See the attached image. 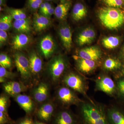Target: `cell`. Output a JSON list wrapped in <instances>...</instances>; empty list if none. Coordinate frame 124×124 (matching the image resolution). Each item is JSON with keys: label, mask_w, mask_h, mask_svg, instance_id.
Listing matches in <instances>:
<instances>
[{"label": "cell", "mask_w": 124, "mask_h": 124, "mask_svg": "<svg viewBox=\"0 0 124 124\" xmlns=\"http://www.w3.org/2000/svg\"><path fill=\"white\" fill-rule=\"evenodd\" d=\"M116 89L120 96L124 99V79H121L118 81Z\"/></svg>", "instance_id": "obj_36"}, {"label": "cell", "mask_w": 124, "mask_h": 124, "mask_svg": "<svg viewBox=\"0 0 124 124\" xmlns=\"http://www.w3.org/2000/svg\"><path fill=\"white\" fill-rule=\"evenodd\" d=\"M8 34L6 31L0 30V45L1 46L7 42L8 39Z\"/></svg>", "instance_id": "obj_37"}, {"label": "cell", "mask_w": 124, "mask_h": 124, "mask_svg": "<svg viewBox=\"0 0 124 124\" xmlns=\"http://www.w3.org/2000/svg\"><path fill=\"white\" fill-rule=\"evenodd\" d=\"M8 98L7 96L2 95L0 97V112L6 113H7V108L8 105Z\"/></svg>", "instance_id": "obj_31"}, {"label": "cell", "mask_w": 124, "mask_h": 124, "mask_svg": "<svg viewBox=\"0 0 124 124\" xmlns=\"http://www.w3.org/2000/svg\"><path fill=\"white\" fill-rule=\"evenodd\" d=\"M54 8L53 7H52L50 9L48 10L46 12H45L44 14H42V15L48 17H50V16L54 14Z\"/></svg>", "instance_id": "obj_38"}, {"label": "cell", "mask_w": 124, "mask_h": 124, "mask_svg": "<svg viewBox=\"0 0 124 124\" xmlns=\"http://www.w3.org/2000/svg\"><path fill=\"white\" fill-rule=\"evenodd\" d=\"M122 55H123V57L124 58V49H123V51H122Z\"/></svg>", "instance_id": "obj_44"}, {"label": "cell", "mask_w": 124, "mask_h": 124, "mask_svg": "<svg viewBox=\"0 0 124 124\" xmlns=\"http://www.w3.org/2000/svg\"><path fill=\"white\" fill-rule=\"evenodd\" d=\"M62 81L66 86L89 98L86 83L81 76L73 72H69L63 76Z\"/></svg>", "instance_id": "obj_4"}, {"label": "cell", "mask_w": 124, "mask_h": 124, "mask_svg": "<svg viewBox=\"0 0 124 124\" xmlns=\"http://www.w3.org/2000/svg\"><path fill=\"white\" fill-rule=\"evenodd\" d=\"M71 5V1L70 0L58 5L54 8V15L56 18L63 22L65 20Z\"/></svg>", "instance_id": "obj_23"}, {"label": "cell", "mask_w": 124, "mask_h": 124, "mask_svg": "<svg viewBox=\"0 0 124 124\" xmlns=\"http://www.w3.org/2000/svg\"><path fill=\"white\" fill-rule=\"evenodd\" d=\"M96 33L94 29L88 27L81 31L77 38L76 42L80 46L91 44L95 39Z\"/></svg>", "instance_id": "obj_15"}, {"label": "cell", "mask_w": 124, "mask_h": 124, "mask_svg": "<svg viewBox=\"0 0 124 124\" xmlns=\"http://www.w3.org/2000/svg\"><path fill=\"white\" fill-rule=\"evenodd\" d=\"M45 0L47 1H50L53 0Z\"/></svg>", "instance_id": "obj_45"}, {"label": "cell", "mask_w": 124, "mask_h": 124, "mask_svg": "<svg viewBox=\"0 0 124 124\" xmlns=\"http://www.w3.org/2000/svg\"><path fill=\"white\" fill-rule=\"evenodd\" d=\"M13 17L7 14L1 16L0 18V30L8 31L13 26Z\"/></svg>", "instance_id": "obj_27"}, {"label": "cell", "mask_w": 124, "mask_h": 124, "mask_svg": "<svg viewBox=\"0 0 124 124\" xmlns=\"http://www.w3.org/2000/svg\"><path fill=\"white\" fill-rule=\"evenodd\" d=\"M13 27L18 33L28 34L32 30L31 23L29 18L15 20L13 23Z\"/></svg>", "instance_id": "obj_22"}, {"label": "cell", "mask_w": 124, "mask_h": 124, "mask_svg": "<svg viewBox=\"0 0 124 124\" xmlns=\"http://www.w3.org/2000/svg\"><path fill=\"white\" fill-rule=\"evenodd\" d=\"M87 13L88 10L84 5L77 3L74 5L72 10V18L74 21L78 22L85 18Z\"/></svg>", "instance_id": "obj_24"}, {"label": "cell", "mask_w": 124, "mask_h": 124, "mask_svg": "<svg viewBox=\"0 0 124 124\" xmlns=\"http://www.w3.org/2000/svg\"></svg>", "instance_id": "obj_47"}, {"label": "cell", "mask_w": 124, "mask_h": 124, "mask_svg": "<svg viewBox=\"0 0 124 124\" xmlns=\"http://www.w3.org/2000/svg\"><path fill=\"white\" fill-rule=\"evenodd\" d=\"M76 67L78 70L83 74L88 75L94 72L99 66L98 61L85 59L74 55Z\"/></svg>", "instance_id": "obj_10"}, {"label": "cell", "mask_w": 124, "mask_h": 124, "mask_svg": "<svg viewBox=\"0 0 124 124\" xmlns=\"http://www.w3.org/2000/svg\"><path fill=\"white\" fill-rule=\"evenodd\" d=\"M120 38L116 36L105 37L102 39L101 44L104 48L108 49H113L120 44Z\"/></svg>", "instance_id": "obj_25"}, {"label": "cell", "mask_w": 124, "mask_h": 124, "mask_svg": "<svg viewBox=\"0 0 124 124\" xmlns=\"http://www.w3.org/2000/svg\"><path fill=\"white\" fill-rule=\"evenodd\" d=\"M97 15L102 25L108 30H117L124 24V11L121 8L101 7Z\"/></svg>", "instance_id": "obj_2"}, {"label": "cell", "mask_w": 124, "mask_h": 124, "mask_svg": "<svg viewBox=\"0 0 124 124\" xmlns=\"http://www.w3.org/2000/svg\"><path fill=\"white\" fill-rule=\"evenodd\" d=\"M50 122L51 124H80L78 116L65 108L55 111Z\"/></svg>", "instance_id": "obj_7"}, {"label": "cell", "mask_w": 124, "mask_h": 124, "mask_svg": "<svg viewBox=\"0 0 124 124\" xmlns=\"http://www.w3.org/2000/svg\"><path fill=\"white\" fill-rule=\"evenodd\" d=\"M108 119L110 124H124V110L112 107L107 110Z\"/></svg>", "instance_id": "obj_20"}, {"label": "cell", "mask_w": 124, "mask_h": 124, "mask_svg": "<svg viewBox=\"0 0 124 124\" xmlns=\"http://www.w3.org/2000/svg\"><path fill=\"white\" fill-rule=\"evenodd\" d=\"M3 88L6 93L13 97L20 94L26 91L27 89L26 86L22 83L15 81L5 83L3 85Z\"/></svg>", "instance_id": "obj_21"}, {"label": "cell", "mask_w": 124, "mask_h": 124, "mask_svg": "<svg viewBox=\"0 0 124 124\" xmlns=\"http://www.w3.org/2000/svg\"><path fill=\"white\" fill-rule=\"evenodd\" d=\"M14 58L16 67L21 78L24 81H28L32 77L28 57L21 51H18L14 54Z\"/></svg>", "instance_id": "obj_5"}, {"label": "cell", "mask_w": 124, "mask_h": 124, "mask_svg": "<svg viewBox=\"0 0 124 124\" xmlns=\"http://www.w3.org/2000/svg\"><path fill=\"white\" fill-rule=\"evenodd\" d=\"M122 73L123 75L124 76V66L122 70Z\"/></svg>", "instance_id": "obj_42"}, {"label": "cell", "mask_w": 124, "mask_h": 124, "mask_svg": "<svg viewBox=\"0 0 124 124\" xmlns=\"http://www.w3.org/2000/svg\"><path fill=\"white\" fill-rule=\"evenodd\" d=\"M51 21L50 18L38 13L33 16L32 25L33 29L37 32H40L48 28L51 26Z\"/></svg>", "instance_id": "obj_18"}, {"label": "cell", "mask_w": 124, "mask_h": 124, "mask_svg": "<svg viewBox=\"0 0 124 124\" xmlns=\"http://www.w3.org/2000/svg\"><path fill=\"white\" fill-rule=\"evenodd\" d=\"M28 57L32 77L39 78L43 67L42 59L39 54L35 50L31 51Z\"/></svg>", "instance_id": "obj_14"}, {"label": "cell", "mask_w": 124, "mask_h": 124, "mask_svg": "<svg viewBox=\"0 0 124 124\" xmlns=\"http://www.w3.org/2000/svg\"><path fill=\"white\" fill-rule=\"evenodd\" d=\"M31 39L28 34L18 33L12 38L11 48L16 51H21L28 46Z\"/></svg>", "instance_id": "obj_17"}, {"label": "cell", "mask_w": 124, "mask_h": 124, "mask_svg": "<svg viewBox=\"0 0 124 124\" xmlns=\"http://www.w3.org/2000/svg\"><path fill=\"white\" fill-rule=\"evenodd\" d=\"M78 116L80 124H110L107 110L92 102L82 103Z\"/></svg>", "instance_id": "obj_1"}, {"label": "cell", "mask_w": 124, "mask_h": 124, "mask_svg": "<svg viewBox=\"0 0 124 124\" xmlns=\"http://www.w3.org/2000/svg\"><path fill=\"white\" fill-rule=\"evenodd\" d=\"M96 88L107 94L112 95L116 91V86L110 77L107 75H101L95 80Z\"/></svg>", "instance_id": "obj_9"}, {"label": "cell", "mask_w": 124, "mask_h": 124, "mask_svg": "<svg viewBox=\"0 0 124 124\" xmlns=\"http://www.w3.org/2000/svg\"><path fill=\"white\" fill-rule=\"evenodd\" d=\"M60 0L61 1V2H65V1H66L68 0Z\"/></svg>", "instance_id": "obj_43"}, {"label": "cell", "mask_w": 124, "mask_h": 124, "mask_svg": "<svg viewBox=\"0 0 124 124\" xmlns=\"http://www.w3.org/2000/svg\"><path fill=\"white\" fill-rule=\"evenodd\" d=\"M32 97L38 103H42L46 101L49 95L48 85L44 82H41L32 91Z\"/></svg>", "instance_id": "obj_19"}, {"label": "cell", "mask_w": 124, "mask_h": 124, "mask_svg": "<svg viewBox=\"0 0 124 124\" xmlns=\"http://www.w3.org/2000/svg\"><path fill=\"white\" fill-rule=\"evenodd\" d=\"M68 67L65 56L59 54L54 55L49 60L46 67L49 78L51 82L56 83L62 78Z\"/></svg>", "instance_id": "obj_3"}, {"label": "cell", "mask_w": 124, "mask_h": 124, "mask_svg": "<svg viewBox=\"0 0 124 124\" xmlns=\"http://www.w3.org/2000/svg\"><path fill=\"white\" fill-rule=\"evenodd\" d=\"M16 74L7 70V69L0 67V77L4 78L7 79H13L15 78Z\"/></svg>", "instance_id": "obj_32"}, {"label": "cell", "mask_w": 124, "mask_h": 124, "mask_svg": "<svg viewBox=\"0 0 124 124\" xmlns=\"http://www.w3.org/2000/svg\"><path fill=\"white\" fill-rule=\"evenodd\" d=\"M39 48L41 55L46 59L53 57L57 49V45L54 38L50 35L45 36L40 41Z\"/></svg>", "instance_id": "obj_8"}, {"label": "cell", "mask_w": 124, "mask_h": 124, "mask_svg": "<svg viewBox=\"0 0 124 124\" xmlns=\"http://www.w3.org/2000/svg\"><path fill=\"white\" fill-rule=\"evenodd\" d=\"M13 124H35L34 121L32 119L31 116L27 115L24 117L19 119L15 122H13Z\"/></svg>", "instance_id": "obj_33"}, {"label": "cell", "mask_w": 124, "mask_h": 124, "mask_svg": "<svg viewBox=\"0 0 124 124\" xmlns=\"http://www.w3.org/2000/svg\"><path fill=\"white\" fill-rule=\"evenodd\" d=\"M13 122L8 113L0 112V124H10Z\"/></svg>", "instance_id": "obj_35"}, {"label": "cell", "mask_w": 124, "mask_h": 124, "mask_svg": "<svg viewBox=\"0 0 124 124\" xmlns=\"http://www.w3.org/2000/svg\"><path fill=\"white\" fill-rule=\"evenodd\" d=\"M56 95L58 100L66 106L78 105L82 102L75 91L66 86L58 89Z\"/></svg>", "instance_id": "obj_6"}, {"label": "cell", "mask_w": 124, "mask_h": 124, "mask_svg": "<svg viewBox=\"0 0 124 124\" xmlns=\"http://www.w3.org/2000/svg\"><path fill=\"white\" fill-rule=\"evenodd\" d=\"M121 62L117 59L108 57L104 60L103 64V68L107 71H113L120 69L121 67Z\"/></svg>", "instance_id": "obj_26"}, {"label": "cell", "mask_w": 124, "mask_h": 124, "mask_svg": "<svg viewBox=\"0 0 124 124\" xmlns=\"http://www.w3.org/2000/svg\"><path fill=\"white\" fill-rule=\"evenodd\" d=\"M58 33L63 46L67 51L72 48V33L70 27L65 22L60 23L58 29Z\"/></svg>", "instance_id": "obj_11"}, {"label": "cell", "mask_w": 124, "mask_h": 124, "mask_svg": "<svg viewBox=\"0 0 124 124\" xmlns=\"http://www.w3.org/2000/svg\"><path fill=\"white\" fill-rule=\"evenodd\" d=\"M107 7L121 8L124 4L123 0H100Z\"/></svg>", "instance_id": "obj_29"}, {"label": "cell", "mask_w": 124, "mask_h": 124, "mask_svg": "<svg viewBox=\"0 0 124 124\" xmlns=\"http://www.w3.org/2000/svg\"><path fill=\"white\" fill-rule=\"evenodd\" d=\"M55 112V107L53 103H45L36 112V116L39 121L49 123L52 120Z\"/></svg>", "instance_id": "obj_13"}, {"label": "cell", "mask_w": 124, "mask_h": 124, "mask_svg": "<svg viewBox=\"0 0 124 124\" xmlns=\"http://www.w3.org/2000/svg\"><path fill=\"white\" fill-rule=\"evenodd\" d=\"M76 55L85 59L98 61L101 58L102 53L99 47L93 46L78 50Z\"/></svg>", "instance_id": "obj_12"}, {"label": "cell", "mask_w": 124, "mask_h": 124, "mask_svg": "<svg viewBox=\"0 0 124 124\" xmlns=\"http://www.w3.org/2000/svg\"><path fill=\"white\" fill-rule=\"evenodd\" d=\"M7 79L4 78L0 77V83H6L7 81Z\"/></svg>", "instance_id": "obj_39"}, {"label": "cell", "mask_w": 124, "mask_h": 124, "mask_svg": "<svg viewBox=\"0 0 124 124\" xmlns=\"http://www.w3.org/2000/svg\"><path fill=\"white\" fill-rule=\"evenodd\" d=\"M43 2V0H28L29 7L32 10H36L39 8Z\"/></svg>", "instance_id": "obj_34"}, {"label": "cell", "mask_w": 124, "mask_h": 124, "mask_svg": "<svg viewBox=\"0 0 124 124\" xmlns=\"http://www.w3.org/2000/svg\"><path fill=\"white\" fill-rule=\"evenodd\" d=\"M15 97L18 104L26 113L27 115L31 116L34 112L35 106L33 100L29 96L19 94Z\"/></svg>", "instance_id": "obj_16"}, {"label": "cell", "mask_w": 124, "mask_h": 124, "mask_svg": "<svg viewBox=\"0 0 124 124\" xmlns=\"http://www.w3.org/2000/svg\"><path fill=\"white\" fill-rule=\"evenodd\" d=\"M9 14L11 15L15 20L26 18V14L23 10L20 9L9 8L8 9Z\"/></svg>", "instance_id": "obj_28"}, {"label": "cell", "mask_w": 124, "mask_h": 124, "mask_svg": "<svg viewBox=\"0 0 124 124\" xmlns=\"http://www.w3.org/2000/svg\"><path fill=\"white\" fill-rule=\"evenodd\" d=\"M5 0H0V6L4 4Z\"/></svg>", "instance_id": "obj_41"}, {"label": "cell", "mask_w": 124, "mask_h": 124, "mask_svg": "<svg viewBox=\"0 0 124 124\" xmlns=\"http://www.w3.org/2000/svg\"><path fill=\"white\" fill-rule=\"evenodd\" d=\"M12 61L10 57L4 53H1L0 54V65L1 66L6 69L11 68L12 66Z\"/></svg>", "instance_id": "obj_30"}, {"label": "cell", "mask_w": 124, "mask_h": 124, "mask_svg": "<svg viewBox=\"0 0 124 124\" xmlns=\"http://www.w3.org/2000/svg\"><path fill=\"white\" fill-rule=\"evenodd\" d=\"M13 123H11V124H13Z\"/></svg>", "instance_id": "obj_46"}, {"label": "cell", "mask_w": 124, "mask_h": 124, "mask_svg": "<svg viewBox=\"0 0 124 124\" xmlns=\"http://www.w3.org/2000/svg\"><path fill=\"white\" fill-rule=\"evenodd\" d=\"M34 122H35V124H48L45 122H41V121L37 120H35L34 121Z\"/></svg>", "instance_id": "obj_40"}]
</instances>
